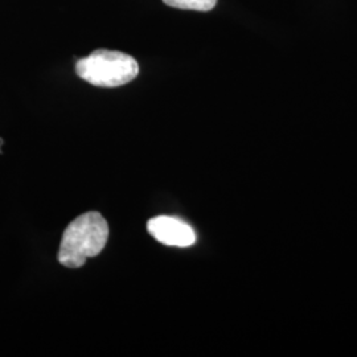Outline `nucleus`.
<instances>
[{
  "mask_svg": "<svg viewBox=\"0 0 357 357\" xmlns=\"http://www.w3.org/2000/svg\"><path fill=\"white\" fill-rule=\"evenodd\" d=\"M163 3L174 8L206 13L216 7L217 0H163Z\"/></svg>",
  "mask_w": 357,
  "mask_h": 357,
  "instance_id": "20e7f679",
  "label": "nucleus"
},
{
  "mask_svg": "<svg viewBox=\"0 0 357 357\" xmlns=\"http://www.w3.org/2000/svg\"><path fill=\"white\" fill-rule=\"evenodd\" d=\"M76 73L90 85L100 88H118L137 78L139 65L128 53L97 50L91 52L89 56L78 60Z\"/></svg>",
  "mask_w": 357,
  "mask_h": 357,
  "instance_id": "f03ea898",
  "label": "nucleus"
},
{
  "mask_svg": "<svg viewBox=\"0 0 357 357\" xmlns=\"http://www.w3.org/2000/svg\"><path fill=\"white\" fill-rule=\"evenodd\" d=\"M147 230L156 241L167 246L188 248L196 243L195 230L176 217H153L147 222Z\"/></svg>",
  "mask_w": 357,
  "mask_h": 357,
  "instance_id": "7ed1b4c3",
  "label": "nucleus"
},
{
  "mask_svg": "<svg viewBox=\"0 0 357 357\" xmlns=\"http://www.w3.org/2000/svg\"><path fill=\"white\" fill-rule=\"evenodd\" d=\"M109 225L98 212H86L73 220L65 229L59 262L69 268L84 266L88 258L97 257L109 240Z\"/></svg>",
  "mask_w": 357,
  "mask_h": 357,
  "instance_id": "f257e3e1",
  "label": "nucleus"
}]
</instances>
